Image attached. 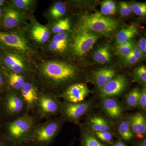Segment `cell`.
Segmentation results:
<instances>
[{
	"instance_id": "18",
	"label": "cell",
	"mask_w": 146,
	"mask_h": 146,
	"mask_svg": "<svg viewBox=\"0 0 146 146\" xmlns=\"http://www.w3.org/2000/svg\"><path fill=\"white\" fill-rule=\"evenodd\" d=\"M89 123L91 128L95 132L108 131L110 129L107 122L100 116H94L91 117Z\"/></svg>"
},
{
	"instance_id": "6",
	"label": "cell",
	"mask_w": 146,
	"mask_h": 146,
	"mask_svg": "<svg viewBox=\"0 0 146 146\" xmlns=\"http://www.w3.org/2000/svg\"><path fill=\"white\" fill-rule=\"evenodd\" d=\"M60 102L52 96L47 94H39L36 106L39 116L42 117H49L60 111Z\"/></svg>"
},
{
	"instance_id": "21",
	"label": "cell",
	"mask_w": 146,
	"mask_h": 146,
	"mask_svg": "<svg viewBox=\"0 0 146 146\" xmlns=\"http://www.w3.org/2000/svg\"><path fill=\"white\" fill-rule=\"evenodd\" d=\"M81 146H106L91 133L86 131L82 136Z\"/></svg>"
},
{
	"instance_id": "29",
	"label": "cell",
	"mask_w": 146,
	"mask_h": 146,
	"mask_svg": "<svg viewBox=\"0 0 146 146\" xmlns=\"http://www.w3.org/2000/svg\"><path fill=\"white\" fill-rule=\"evenodd\" d=\"M132 11L138 16H145L146 14V3H136L131 5Z\"/></svg>"
},
{
	"instance_id": "30",
	"label": "cell",
	"mask_w": 146,
	"mask_h": 146,
	"mask_svg": "<svg viewBox=\"0 0 146 146\" xmlns=\"http://www.w3.org/2000/svg\"><path fill=\"white\" fill-rule=\"evenodd\" d=\"M68 43L56 42L52 41L49 46L50 50L54 52H62L67 48Z\"/></svg>"
},
{
	"instance_id": "38",
	"label": "cell",
	"mask_w": 146,
	"mask_h": 146,
	"mask_svg": "<svg viewBox=\"0 0 146 146\" xmlns=\"http://www.w3.org/2000/svg\"><path fill=\"white\" fill-rule=\"evenodd\" d=\"M124 60L125 62L128 64L129 65H133L137 63L138 61V59L136 58L133 54L130 53L129 54L124 56Z\"/></svg>"
},
{
	"instance_id": "1",
	"label": "cell",
	"mask_w": 146,
	"mask_h": 146,
	"mask_svg": "<svg viewBox=\"0 0 146 146\" xmlns=\"http://www.w3.org/2000/svg\"><path fill=\"white\" fill-rule=\"evenodd\" d=\"M42 72L44 77L56 84L72 80L77 74L76 70L72 65L58 61H49L44 64Z\"/></svg>"
},
{
	"instance_id": "35",
	"label": "cell",
	"mask_w": 146,
	"mask_h": 146,
	"mask_svg": "<svg viewBox=\"0 0 146 146\" xmlns=\"http://www.w3.org/2000/svg\"><path fill=\"white\" fill-rule=\"evenodd\" d=\"M142 109L145 110L146 108V88H144L141 91V95L139 98V104Z\"/></svg>"
},
{
	"instance_id": "43",
	"label": "cell",
	"mask_w": 146,
	"mask_h": 146,
	"mask_svg": "<svg viewBox=\"0 0 146 146\" xmlns=\"http://www.w3.org/2000/svg\"><path fill=\"white\" fill-rule=\"evenodd\" d=\"M16 146H38L34 144L29 143V142H27V143H25L21 144L19 145Z\"/></svg>"
},
{
	"instance_id": "49",
	"label": "cell",
	"mask_w": 146,
	"mask_h": 146,
	"mask_svg": "<svg viewBox=\"0 0 146 146\" xmlns=\"http://www.w3.org/2000/svg\"><path fill=\"white\" fill-rule=\"evenodd\" d=\"M2 13V9L1 8V7H0V18H1V16Z\"/></svg>"
},
{
	"instance_id": "5",
	"label": "cell",
	"mask_w": 146,
	"mask_h": 146,
	"mask_svg": "<svg viewBox=\"0 0 146 146\" xmlns=\"http://www.w3.org/2000/svg\"><path fill=\"white\" fill-rule=\"evenodd\" d=\"M99 38L98 35L80 27L73 38L72 48L74 53L82 56L89 51Z\"/></svg>"
},
{
	"instance_id": "20",
	"label": "cell",
	"mask_w": 146,
	"mask_h": 146,
	"mask_svg": "<svg viewBox=\"0 0 146 146\" xmlns=\"http://www.w3.org/2000/svg\"><path fill=\"white\" fill-rule=\"evenodd\" d=\"M119 132L121 137L125 141H129L133 138V133L131 128L129 121L125 120L120 123Z\"/></svg>"
},
{
	"instance_id": "42",
	"label": "cell",
	"mask_w": 146,
	"mask_h": 146,
	"mask_svg": "<svg viewBox=\"0 0 146 146\" xmlns=\"http://www.w3.org/2000/svg\"><path fill=\"white\" fill-rule=\"evenodd\" d=\"M133 43L132 41H125L121 42L120 44H117V47L133 46Z\"/></svg>"
},
{
	"instance_id": "17",
	"label": "cell",
	"mask_w": 146,
	"mask_h": 146,
	"mask_svg": "<svg viewBox=\"0 0 146 146\" xmlns=\"http://www.w3.org/2000/svg\"><path fill=\"white\" fill-rule=\"evenodd\" d=\"M32 35L35 40L39 43L46 42L50 36V32L46 27L36 25L33 27L31 31Z\"/></svg>"
},
{
	"instance_id": "40",
	"label": "cell",
	"mask_w": 146,
	"mask_h": 146,
	"mask_svg": "<svg viewBox=\"0 0 146 146\" xmlns=\"http://www.w3.org/2000/svg\"><path fill=\"white\" fill-rule=\"evenodd\" d=\"M115 74L116 71L115 70L112 69H107L106 76L107 83L115 78Z\"/></svg>"
},
{
	"instance_id": "19",
	"label": "cell",
	"mask_w": 146,
	"mask_h": 146,
	"mask_svg": "<svg viewBox=\"0 0 146 146\" xmlns=\"http://www.w3.org/2000/svg\"><path fill=\"white\" fill-rule=\"evenodd\" d=\"M111 55L109 47L106 46L99 48L94 53V60L98 63L104 64L110 61Z\"/></svg>"
},
{
	"instance_id": "15",
	"label": "cell",
	"mask_w": 146,
	"mask_h": 146,
	"mask_svg": "<svg viewBox=\"0 0 146 146\" xmlns=\"http://www.w3.org/2000/svg\"><path fill=\"white\" fill-rule=\"evenodd\" d=\"M20 15L13 9H8L6 11L4 19V25L7 28H13L20 22Z\"/></svg>"
},
{
	"instance_id": "9",
	"label": "cell",
	"mask_w": 146,
	"mask_h": 146,
	"mask_svg": "<svg viewBox=\"0 0 146 146\" xmlns=\"http://www.w3.org/2000/svg\"><path fill=\"white\" fill-rule=\"evenodd\" d=\"M89 93L90 90L86 84L76 83L68 87L62 96L67 102L78 103L83 101Z\"/></svg>"
},
{
	"instance_id": "22",
	"label": "cell",
	"mask_w": 146,
	"mask_h": 146,
	"mask_svg": "<svg viewBox=\"0 0 146 146\" xmlns=\"http://www.w3.org/2000/svg\"><path fill=\"white\" fill-rule=\"evenodd\" d=\"M8 81L10 86L16 90L21 89L26 82L22 76L14 73H11L9 76Z\"/></svg>"
},
{
	"instance_id": "4",
	"label": "cell",
	"mask_w": 146,
	"mask_h": 146,
	"mask_svg": "<svg viewBox=\"0 0 146 146\" xmlns=\"http://www.w3.org/2000/svg\"><path fill=\"white\" fill-rule=\"evenodd\" d=\"M118 25V22L114 19L95 13L82 16L80 27L96 32L107 33L116 29Z\"/></svg>"
},
{
	"instance_id": "25",
	"label": "cell",
	"mask_w": 146,
	"mask_h": 146,
	"mask_svg": "<svg viewBox=\"0 0 146 146\" xmlns=\"http://www.w3.org/2000/svg\"><path fill=\"white\" fill-rule=\"evenodd\" d=\"M117 10L116 5L114 1L110 0L105 1L102 3L101 14L104 15H113Z\"/></svg>"
},
{
	"instance_id": "10",
	"label": "cell",
	"mask_w": 146,
	"mask_h": 146,
	"mask_svg": "<svg viewBox=\"0 0 146 146\" xmlns=\"http://www.w3.org/2000/svg\"><path fill=\"white\" fill-rule=\"evenodd\" d=\"M0 42L6 46L22 51L28 49L26 42L21 36L15 34L0 32Z\"/></svg>"
},
{
	"instance_id": "2",
	"label": "cell",
	"mask_w": 146,
	"mask_h": 146,
	"mask_svg": "<svg viewBox=\"0 0 146 146\" xmlns=\"http://www.w3.org/2000/svg\"><path fill=\"white\" fill-rule=\"evenodd\" d=\"M34 124L33 118L27 115L19 117L11 122L8 128L11 143L16 146L28 142Z\"/></svg>"
},
{
	"instance_id": "11",
	"label": "cell",
	"mask_w": 146,
	"mask_h": 146,
	"mask_svg": "<svg viewBox=\"0 0 146 146\" xmlns=\"http://www.w3.org/2000/svg\"><path fill=\"white\" fill-rule=\"evenodd\" d=\"M21 96L28 107L33 108L36 106L39 94L32 84L26 82L21 87Z\"/></svg>"
},
{
	"instance_id": "31",
	"label": "cell",
	"mask_w": 146,
	"mask_h": 146,
	"mask_svg": "<svg viewBox=\"0 0 146 146\" xmlns=\"http://www.w3.org/2000/svg\"><path fill=\"white\" fill-rule=\"evenodd\" d=\"M97 138L103 142L110 143L112 142V135L109 131L103 132H96L95 133Z\"/></svg>"
},
{
	"instance_id": "37",
	"label": "cell",
	"mask_w": 146,
	"mask_h": 146,
	"mask_svg": "<svg viewBox=\"0 0 146 146\" xmlns=\"http://www.w3.org/2000/svg\"><path fill=\"white\" fill-rule=\"evenodd\" d=\"M133 46L117 47V51L119 54L125 56L129 54L132 52Z\"/></svg>"
},
{
	"instance_id": "45",
	"label": "cell",
	"mask_w": 146,
	"mask_h": 146,
	"mask_svg": "<svg viewBox=\"0 0 146 146\" xmlns=\"http://www.w3.org/2000/svg\"><path fill=\"white\" fill-rule=\"evenodd\" d=\"M146 146V139H145L143 141H142V142L139 144V146Z\"/></svg>"
},
{
	"instance_id": "41",
	"label": "cell",
	"mask_w": 146,
	"mask_h": 146,
	"mask_svg": "<svg viewBox=\"0 0 146 146\" xmlns=\"http://www.w3.org/2000/svg\"><path fill=\"white\" fill-rule=\"evenodd\" d=\"M131 53L138 60L142 58L143 54L141 52L138 46L133 47Z\"/></svg>"
},
{
	"instance_id": "50",
	"label": "cell",
	"mask_w": 146,
	"mask_h": 146,
	"mask_svg": "<svg viewBox=\"0 0 146 146\" xmlns=\"http://www.w3.org/2000/svg\"><path fill=\"white\" fill-rule=\"evenodd\" d=\"M70 146H73V145H71Z\"/></svg>"
},
{
	"instance_id": "14",
	"label": "cell",
	"mask_w": 146,
	"mask_h": 146,
	"mask_svg": "<svg viewBox=\"0 0 146 146\" xmlns=\"http://www.w3.org/2000/svg\"><path fill=\"white\" fill-rule=\"evenodd\" d=\"M25 104L22 96L14 93L9 95L7 99V109L10 114L13 115L21 112Z\"/></svg>"
},
{
	"instance_id": "28",
	"label": "cell",
	"mask_w": 146,
	"mask_h": 146,
	"mask_svg": "<svg viewBox=\"0 0 146 146\" xmlns=\"http://www.w3.org/2000/svg\"><path fill=\"white\" fill-rule=\"evenodd\" d=\"M134 77L138 80L146 83V68L144 65L136 68L134 71Z\"/></svg>"
},
{
	"instance_id": "24",
	"label": "cell",
	"mask_w": 146,
	"mask_h": 146,
	"mask_svg": "<svg viewBox=\"0 0 146 146\" xmlns=\"http://www.w3.org/2000/svg\"><path fill=\"white\" fill-rule=\"evenodd\" d=\"M141 91L138 89H134L129 92L127 97V103L131 107H137L139 104Z\"/></svg>"
},
{
	"instance_id": "16",
	"label": "cell",
	"mask_w": 146,
	"mask_h": 146,
	"mask_svg": "<svg viewBox=\"0 0 146 146\" xmlns=\"http://www.w3.org/2000/svg\"><path fill=\"white\" fill-rule=\"evenodd\" d=\"M138 33L137 29L133 26H131L123 29L118 32L116 36L117 44L125 41H129Z\"/></svg>"
},
{
	"instance_id": "8",
	"label": "cell",
	"mask_w": 146,
	"mask_h": 146,
	"mask_svg": "<svg viewBox=\"0 0 146 146\" xmlns=\"http://www.w3.org/2000/svg\"><path fill=\"white\" fill-rule=\"evenodd\" d=\"M127 85V80L124 76H117L100 88V95L104 98L118 96L122 93Z\"/></svg>"
},
{
	"instance_id": "44",
	"label": "cell",
	"mask_w": 146,
	"mask_h": 146,
	"mask_svg": "<svg viewBox=\"0 0 146 146\" xmlns=\"http://www.w3.org/2000/svg\"><path fill=\"white\" fill-rule=\"evenodd\" d=\"M114 146H126L121 141H118L115 144Z\"/></svg>"
},
{
	"instance_id": "47",
	"label": "cell",
	"mask_w": 146,
	"mask_h": 146,
	"mask_svg": "<svg viewBox=\"0 0 146 146\" xmlns=\"http://www.w3.org/2000/svg\"><path fill=\"white\" fill-rule=\"evenodd\" d=\"M4 2V1H3V0H0V6L3 5Z\"/></svg>"
},
{
	"instance_id": "13",
	"label": "cell",
	"mask_w": 146,
	"mask_h": 146,
	"mask_svg": "<svg viewBox=\"0 0 146 146\" xmlns=\"http://www.w3.org/2000/svg\"><path fill=\"white\" fill-rule=\"evenodd\" d=\"M103 109L111 117L117 118L121 117L123 109L119 102L111 98H106L102 102Z\"/></svg>"
},
{
	"instance_id": "32",
	"label": "cell",
	"mask_w": 146,
	"mask_h": 146,
	"mask_svg": "<svg viewBox=\"0 0 146 146\" xmlns=\"http://www.w3.org/2000/svg\"><path fill=\"white\" fill-rule=\"evenodd\" d=\"M120 12L123 16H127L132 11L131 5H129L127 3L121 2L120 3Z\"/></svg>"
},
{
	"instance_id": "34",
	"label": "cell",
	"mask_w": 146,
	"mask_h": 146,
	"mask_svg": "<svg viewBox=\"0 0 146 146\" xmlns=\"http://www.w3.org/2000/svg\"><path fill=\"white\" fill-rule=\"evenodd\" d=\"M15 5L20 9H27L31 5L32 1L30 0H15L13 1Z\"/></svg>"
},
{
	"instance_id": "33",
	"label": "cell",
	"mask_w": 146,
	"mask_h": 146,
	"mask_svg": "<svg viewBox=\"0 0 146 146\" xmlns=\"http://www.w3.org/2000/svg\"><path fill=\"white\" fill-rule=\"evenodd\" d=\"M20 60L21 59L16 56L9 54L5 57V63L8 68H10Z\"/></svg>"
},
{
	"instance_id": "3",
	"label": "cell",
	"mask_w": 146,
	"mask_h": 146,
	"mask_svg": "<svg viewBox=\"0 0 146 146\" xmlns=\"http://www.w3.org/2000/svg\"><path fill=\"white\" fill-rule=\"evenodd\" d=\"M56 120H50L33 127L28 142L38 146H48L52 143L60 129Z\"/></svg>"
},
{
	"instance_id": "12",
	"label": "cell",
	"mask_w": 146,
	"mask_h": 146,
	"mask_svg": "<svg viewBox=\"0 0 146 146\" xmlns=\"http://www.w3.org/2000/svg\"><path fill=\"white\" fill-rule=\"evenodd\" d=\"M129 123L132 132L138 138H143L146 131L145 118L141 113H136L130 118Z\"/></svg>"
},
{
	"instance_id": "26",
	"label": "cell",
	"mask_w": 146,
	"mask_h": 146,
	"mask_svg": "<svg viewBox=\"0 0 146 146\" xmlns=\"http://www.w3.org/2000/svg\"><path fill=\"white\" fill-rule=\"evenodd\" d=\"M66 7L62 2L56 3L50 11V14L53 18L57 19L62 17L66 13Z\"/></svg>"
},
{
	"instance_id": "36",
	"label": "cell",
	"mask_w": 146,
	"mask_h": 146,
	"mask_svg": "<svg viewBox=\"0 0 146 146\" xmlns=\"http://www.w3.org/2000/svg\"><path fill=\"white\" fill-rule=\"evenodd\" d=\"M52 41L56 42L68 43V36L65 33H57L54 36Z\"/></svg>"
},
{
	"instance_id": "27",
	"label": "cell",
	"mask_w": 146,
	"mask_h": 146,
	"mask_svg": "<svg viewBox=\"0 0 146 146\" xmlns=\"http://www.w3.org/2000/svg\"><path fill=\"white\" fill-rule=\"evenodd\" d=\"M70 29V21L68 19L60 20L53 27L52 31L54 33H65Z\"/></svg>"
},
{
	"instance_id": "23",
	"label": "cell",
	"mask_w": 146,
	"mask_h": 146,
	"mask_svg": "<svg viewBox=\"0 0 146 146\" xmlns=\"http://www.w3.org/2000/svg\"><path fill=\"white\" fill-rule=\"evenodd\" d=\"M107 69L103 68L96 71L93 76V80L94 83L100 88H102L107 83L106 72Z\"/></svg>"
},
{
	"instance_id": "48",
	"label": "cell",
	"mask_w": 146,
	"mask_h": 146,
	"mask_svg": "<svg viewBox=\"0 0 146 146\" xmlns=\"http://www.w3.org/2000/svg\"><path fill=\"white\" fill-rule=\"evenodd\" d=\"M0 146H9L8 145H6L5 144L2 143H0Z\"/></svg>"
},
{
	"instance_id": "7",
	"label": "cell",
	"mask_w": 146,
	"mask_h": 146,
	"mask_svg": "<svg viewBox=\"0 0 146 146\" xmlns=\"http://www.w3.org/2000/svg\"><path fill=\"white\" fill-rule=\"evenodd\" d=\"M89 107V102L74 103L66 102L61 106L60 111L65 119L76 121L87 112Z\"/></svg>"
},
{
	"instance_id": "39",
	"label": "cell",
	"mask_w": 146,
	"mask_h": 146,
	"mask_svg": "<svg viewBox=\"0 0 146 146\" xmlns=\"http://www.w3.org/2000/svg\"><path fill=\"white\" fill-rule=\"evenodd\" d=\"M138 47L143 54H145L146 52V40L145 38H141L139 40Z\"/></svg>"
},
{
	"instance_id": "46",
	"label": "cell",
	"mask_w": 146,
	"mask_h": 146,
	"mask_svg": "<svg viewBox=\"0 0 146 146\" xmlns=\"http://www.w3.org/2000/svg\"><path fill=\"white\" fill-rule=\"evenodd\" d=\"M3 83V78L1 75L0 74V86H2Z\"/></svg>"
}]
</instances>
